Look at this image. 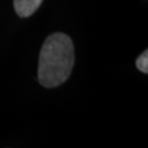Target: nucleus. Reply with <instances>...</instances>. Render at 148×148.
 I'll return each instance as SVG.
<instances>
[{"mask_svg":"<svg viewBox=\"0 0 148 148\" xmlns=\"http://www.w3.org/2000/svg\"><path fill=\"white\" fill-rule=\"evenodd\" d=\"M136 67L138 68V71L148 73V51H145L142 54H140L136 61Z\"/></svg>","mask_w":148,"mask_h":148,"instance_id":"obj_3","label":"nucleus"},{"mask_svg":"<svg viewBox=\"0 0 148 148\" xmlns=\"http://www.w3.org/2000/svg\"><path fill=\"white\" fill-rule=\"evenodd\" d=\"M74 46L71 37L57 32L45 40L38 59V80L45 88L63 84L74 66Z\"/></svg>","mask_w":148,"mask_h":148,"instance_id":"obj_1","label":"nucleus"},{"mask_svg":"<svg viewBox=\"0 0 148 148\" xmlns=\"http://www.w3.org/2000/svg\"><path fill=\"white\" fill-rule=\"evenodd\" d=\"M43 0H14V9L20 17H29L34 14Z\"/></svg>","mask_w":148,"mask_h":148,"instance_id":"obj_2","label":"nucleus"}]
</instances>
